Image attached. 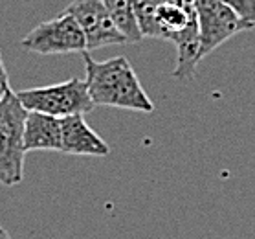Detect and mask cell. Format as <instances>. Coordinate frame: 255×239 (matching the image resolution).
Masks as SVG:
<instances>
[{"instance_id": "cell-1", "label": "cell", "mask_w": 255, "mask_h": 239, "mask_svg": "<svg viewBox=\"0 0 255 239\" xmlns=\"http://www.w3.org/2000/svg\"><path fill=\"white\" fill-rule=\"evenodd\" d=\"M87 87L96 107H114L123 111L151 114L154 103L143 90L132 64L127 57L118 55L107 61H96L88 52H83Z\"/></svg>"}, {"instance_id": "cell-2", "label": "cell", "mask_w": 255, "mask_h": 239, "mask_svg": "<svg viewBox=\"0 0 255 239\" xmlns=\"http://www.w3.org/2000/svg\"><path fill=\"white\" fill-rule=\"evenodd\" d=\"M154 20L158 39L173 42L176 46L173 77L180 81L193 79L198 63L202 61L195 0H160Z\"/></svg>"}, {"instance_id": "cell-3", "label": "cell", "mask_w": 255, "mask_h": 239, "mask_svg": "<svg viewBox=\"0 0 255 239\" xmlns=\"http://www.w3.org/2000/svg\"><path fill=\"white\" fill-rule=\"evenodd\" d=\"M17 98L28 112H42L48 116L66 118L76 114H87L94 109L88 94L87 81L72 77L68 81L18 90Z\"/></svg>"}, {"instance_id": "cell-4", "label": "cell", "mask_w": 255, "mask_h": 239, "mask_svg": "<svg viewBox=\"0 0 255 239\" xmlns=\"http://www.w3.org/2000/svg\"><path fill=\"white\" fill-rule=\"evenodd\" d=\"M28 111L9 90L0 101V184L17 186L24 177V122Z\"/></svg>"}, {"instance_id": "cell-5", "label": "cell", "mask_w": 255, "mask_h": 239, "mask_svg": "<svg viewBox=\"0 0 255 239\" xmlns=\"http://www.w3.org/2000/svg\"><path fill=\"white\" fill-rule=\"evenodd\" d=\"M28 52L53 55V53H83L87 52V39L76 18L63 13L57 18L41 22L20 41Z\"/></svg>"}, {"instance_id": "cell-6", "label": "cell", "mask_w": 255, "mask_h": 239, "mask_svg": "<svg viewBox=\"0 0 255 239\" xmlns=\"http://www.w3.org/2000/svg\"><path fill=\"white\" fill-rule=\"evenodd\" d=\"M195 11H197L202 59L237 33L254 28L219 0H195Z\"/></svg>"}, {"instance_id": "cell-7", "label": "cell", "mask_w": 255, "mask_h": 239, "mask_svg": "<svg viewBox=\"0 0 255 239\" xmlns=\"http://www.w3.org/2000/svg\"><path fill=\"white\" fill-rule=\"evenodd\" d=\"M64 13L74 17L79 24L83 35L87 39V52L127 42L122 31L116 28V24L112 22L101 0H74L68 4Z\"/></svg>"}, {"instance_id": "cell-8", "label": "cell", "mask_w": 255, "mask_h": 239, "mask_svg": "<svg viewBox=\"0 0 255 239\" xmlns=\"http://www.w3.org/2000/svg\"><path fill=\"white\" fill-rule=\"evenodd\" d=\"M63 153L76 157H107L111 147L94 131L81 114L61 118Z\"/></svg>"}, {"instance_id": "cell-9", "label": "cell", "mask_w": 255, "mask_h": 239, "mask_svg": "<svg viewBox=\"0 0 255 239\" xmlns=\"http://www.w3.org/2000/svg\"><path fill=\"white\" fill-rule=\"evenodd\" d=\"M24 151H61V118L42 112H28L24 122Z\"/></svg>"}, {"instance_id": "cell-10", "label": "cell", "mask_w": 255, "mask_h": 239, "mask_svg": "<svg viewBox=\"0 0 255 239\" xmlns=\"http://www.w3.org/2000/svg\"><path fill=\"white\" fill-rule=\"evenodd\" d=\"M101 2L111 15L112 22L116 24V28L127 39V42H139L143 39L134 17L132 0H101Z\"/></svg>"}, {"instance_id": "cell-11", "label": "cell", "mask_w": 255, "mask_h": 239, "mask_svg": "<svg viewBox=\"0 0 255 239\" xmlns=\"http://www.w3.org/2000/svg\"><path fill=\"white\" fill-rule=\"evenodd\" d=\"M158 2L160 0H132L134 17L143 39H158L156 20H154Z\"/></svg>"}, {"instance_id": "cell-12", "label": "cell", "mask_w": 255, "mask_h": 239, "mask_svg": "<svg viewBox=\"0 0 255 239\" xmlns=\"http://www.w3.org/2000/svg\"><path fill=\"white\" fill-rule=\"evenodd\" d=\"M219 2L233 9L244 22L252 24L255 28V0H219Z\"/></svg>"}, {"instance_id": "cell-13", "label": "cell", "mask_w": 255, "mask_h": 239, "mask_svg": "<svg viewBox=\"0 0 255 239\" xmlns=\"http://www.w3.org/2000/svg\"><path fill=\"white\" fill-rule=\"evenodd\" d=\"M11 90L9 87V77H7L6 66H4V61H2V55H0V101L6 98V94Z\"/></svg>"}, {"instance_id": "cell-14", "label": "cell", "mask_w": 255, "mask_h": 239, "mask_svg": "<svg viewBox=\"0 0 255 239\" xmlns=\"http://www.w3.org/2000/svg\"><path fill=\"white\" fill-rule=\"evenodd\" d=\"M0 239H11V236L7 234L6 228H2V227H0Z\"/></svg>"}]
</instances>
